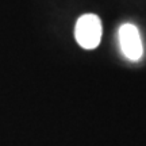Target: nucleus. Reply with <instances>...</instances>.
Here are the masks:
<instances>
[{
    "label": "nucleus",
    "mask_w": 146,
    "mask_h": 146,
    "mask_svg": "<svg viewBox=\"0 0 146 146\" xmlns=\"http://www.w3.org/2000/svg\"><path fill=\"white\" fill-rule=\"evenodd\" d=\"M76 41L84 49H95L99 46L102 38V22L95 14H85L78 18L74 27Z\"/></svg>",
    "instance_id": "1"
},
{
    "label": "nucleus",
    "mask_w": 146,
    "mask_h": 146,
    "mask_svg": "<svg viewBox=\"0 0 146 146\" xmlns=\"http://www.w3.org/2000/svg\"><path fill=\"white\" fill-rule=\"evenodd\" d=\"M118 36H119V45L123 54L131 61H138L143 53L138 29L131 23H125L119 27Z\"/></svg>",
    "instance_id": "2"
}]
</instances>
